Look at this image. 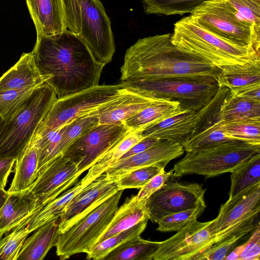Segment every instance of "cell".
I'll return each mask as SVG.
<instances>
[{
  "instance_id": "obj_16",
  "label": "cell",
  "mask_w": 260,
  "mask_h": 260,
  "mask_svg": "<svg viewBox=\"0 0 260 260\" xmlns=\"http://www.w3.org/2000/svg\"><path fill=\"white\" fill-rule=\"evenodd\" d=\"M80 175L76 165L60 155L39 172L29 189L42 207L75 184Z\"/></svg>"
},
{
  "instance_id": "obj_34",
  "label": "cell",
  "mask_w": 260,
  "mask_h": 260,
  "mask_svg": "<svg viewBox=\"0 0 260 260\" xmlns=\"http://www.w3.org/2000/svg\"><path fill=\"white\" fill-rule=\"evenodd\" d=\"M210 0H141L147 14L182 15L194 11Z\"/></svg>"
},
{
  "instance_id": "obj_44",
  "label": "cell",
  "mask_w": 260,
  "mask_h": 260,
  "mask_svg": "<svg viewBox=\"0 0 260 260\" xmlns=\"http://www.w3.org/2000/svg\"><path fill=\"white\" fill-rule=\"evenodd\" d=\"M249 239L244 243L235 247L225 260H259L260 227L259 223Z\"/></svg>"
},
{
  "instance_id": "obj_37",
  "label": "cell",
  "mask_w": 260,
  "mask_h": 260,
  "mask_svg": "<svg viewBox=\"0 0 260 260\" xmlns=\"http://www.w3.org/2000/svg\"><path fill=\"white\" fill-rule=\"evenodd\" d=\"M39 87L0 90V117L4 122L13 119Z\"/></svg>"
},
{
  "instance_id": "obj_22",
  "label": "cell",
  "mask_w": 260,
  "mask_h": 260,
  "mask_svg": "<svg viewBox=\"0 0 260 260\" xmlns=\"http://www.w3.org/2000/svg\"><path fill=\"white\" fill-rule=\"evenodd\" d=\"M39 207L40 202L29 189L9 193L0 209V236L10 232Z\"/></svg>"
},
{
  "instance_id": "obj_47",
  "label": "cell",
  "mask_w": 260,
  "mask_h": 260,
  "mask_svg": "<svg viewBox=\"0 0 260 260\" xmlns=\"http://www.w3.org/2000/svg\"><path fill=\"white\" fill-rule=\"evenodd\" d=\"M15 159V157L0 158V187L5 189Z\"/></svg>"
},
{
  "instance_id": "obj_8",
  "label": "cell",
  "mask_w": 260,
  "mask_h": 260,
  "mask_svg": "<svg viewBox=\"0 0 260 260\" xmlns=\"http://www.w3.org/2000/svg\"><path fill=\"white\" fill-rule=\"evenodd\" d=\"M123 190H119L63 232L59 233L55 247L60 259L80 253H88L110 225L118 208Z\"/></svg>"
},
{
  "instance_id": "obj_12",
  "label": "cell",
  "mask_w": 260,
  "mask_h": 260,
  "mask_svg": "<svg viewBox=\"0 0 260 260\" xmlns=\"http://www.w3.org/2000/svg\"><path fill=\"white\" fill-rule=\"evenodd\" d=\"M260 211V182L229 198L211 224L216 243L254 222Z\"/></svg>"
},
{
  "instance_id": "obj_32",
  "label": "cell",
  "mask_w": 260,
  "mask_h": 260,
  "mask_svg": "<svg viewBox=\"0 0 260 260\" xmlns=\"http://www.w3.org/2000/svg\"><path fill=\"white\" fill-rule=\"evenodd\" d=\"M229 198L260 182V153L255 154L231 172Z\"/></svg>"
},
{
  "instance_id": "obj_17",
  "label": "cell",
  "mask_w": 260,
  "mask_h": 260,
  "mask_svg": "<svg viewBox=\"0 0 260 260\" xmlns=\"http://www.w3.org/2000/svg\"><path fill=\"white\" fill-rule=\"evenodd\" d=\"M230 93L226 87H219L213 98L197 112L192 137L183 147L186 152L210 144L236 140L219 128L220 111Z\"/></svg>"
},
{
  "instance_id": "obj_1",
  "label": "cell",
  "mask_w": 260,
  "mask_h": 260,
  "mask_svg": "<svg viewBox=\"0 0 260 260\" xmlns=\"http://www.w3.org/2000/svg\"><path fill=\"white\" fill-rule=\"evenodd\" d=\"M32 53L36 65L58 99L99 85L104 65L85 43L66 29L37 38Z\"/></svg>"
},
{
  "instance_id": "obj_14",
  "label": "cell",
  "mask_w": 260,
  "mask_h": 260,
  "mask_svg": "<svg viewBox=\"0 0 260 260\" xmlns=\"http://www.w3.org/2000/svg\"><path fill=\"white\" fill-rule=\"evenodd\" d=\"M206 189L198 183L167 180L146 202L148 218L157 222L165 216L196 207L205 201Z\"/></svg>"
},
{
  "instance_id": "obj_39",
  "label": "cell",
  "mask_w": 260,
  "mask_h": 260,
  "mask_svg": "<svg viewBox=\"0 0 260 260\" xmlns=\"http://www.w3.org/2000/svg\"><path fill=\"white\" fill-rule=\"evenodd\" d=\"M236 16L260 36V0H224Z\"/></svg>"
},
{
  "instance_id": "obj_21",
  "label": "cell",
  "mask_w": 260,
  "mask_h": 260,
  "mask_svg": "<svg viewBox=\"0 0 260 260\" xmlns=\"http://www.w3.org/2000/svg\"><path fill=\"white\" fill-rule=\"evenodd\" d=\"M197 111L184 110L157 124L142 131L144 137L165 140L179 143L183 147L191 139Z\"/></svg>"
},
{
  "instance_id": "obj_43",
  "label": "cell",
  "mask_w": 260,
  "mask_h": 260,
  "mask_svg": "<svg viewBox=\"0 0 260 260\" xmlns=\"http://www.w3.org/2000/svg\"><path fill=\"white\" fill-rule=\"evenodd\" d=\"M11 231L0 238V260H17L25 240L31 233L26 225Z\"/></svg>"
},
{
  "instance_id": "obj_7",
  "label": "cell",
  "mask_w": 260,
  "mask_h": 260,
  "mask_svg": "<svg viewBox=\"0 0 260 260\" xmlns=\"http://www.w3.org/2000/svg\"><path fill=\"white\" fill-rule=\"evenodd\" d=\"M119 84L155 98L178 102L183 110L197 112L213 98L219 87L213 77L121 81Z\"/></svg>"
},
{
  "instance_id": "obj_50",
  "label": "cell",
  "mask_w": 260,
  "mask_h": 260,
  "mask_svg": "<svg viewBox=\"0 0 260 260\" xmlns=\"http://www.w3.org/2000/svg\"><path fill=\"white\" fill-rule=\"evenodd\" d=\"M4 123V121L2 120V119L0 117V129L2 126V125Z\"/></svg>"
},
{
  "instance_id": "obj_6",
  "label": "cell",
  "mask_w": 260,
  "mask_h": 260,
  "mask_svg": "<svg viewBox=\"0 0 260 260\" xmlns=\"http://www.w3.org/2000/svg\"><path fill=\"white\" fill-rule=\"evenodd\" d=\"M57 99L54 89L46 83L35 91L13 119L4 122L0 129V158H16Z\"/></svg>"
},
{
  "instance_id": "obj_5",
  "label": "cell",
  "mask_w": 260,
  "mask_h": 260,
  "mask_svg": "<svg viewBox=\"0 0 260 260\" xmlns=\"http://www.w3.org/2000/svg\"><path fill=\"white\" fill-rule=\"evenodd\" d=\"M260 145L238 140L218 142L187 152L173 168L172 176L200 175L206 178L231 172L253 155Z\"/></svg>"
},
{
  "instance_id": "obj_4",
  "label": "cell",
  "mask_w": 260,
  "mask_h": 260,
  "mask_svg": "<svg viewBox=\"0 0 260 260\" xmlns=\"http://www.w3.org/2000/svg\"><path fill=\"white\" fill-rule=\"evenodd\" d=\"M66 29L87 46L94 59L104 66L115 51L111 23L100 0H62Z\"/></svg>"
},
{
  "instance_id": "obj_38",
  "label": "cell",
  "mask_w": 260,
  "mask_h": 260,
  "mask_svg": "<svg viewBox=\"0 0 260 260\" xmlns=\"http://www.w3.org/2000/svg\"><path fill=\"white\" fill-rule=\"evenodd\" d=\"M254 222L251 223L224 240L217 242L205 251L198 255L194 260H223L236 247L238 242L256 227Z\"/></svg>"
},
{
  "instance_id": "obj_15",
  "label": "cell",
  "mask_w": 260,
  "mask_h": 260,
  "mask_svg": "<svg viewBox=\"0 0 260 260\" xmlns=\"http://www.w3.org/2000/svg\"><path fill=\"white\" fill-rule=\"evenodd\" d=\"M117 180L103 173L84 187L70 202L60 217L59 233L63 232L119 190Z\"/></svg>"
},
{
  "instance_id": "obj_31",
  "label": "cell",
  "mask_w": 260,
  "mask_h": 260,
  "mask_svg": "<svg viewBox=\"0 0 260 260\" xmlns=\"http://www.w3.org/2000/svg\"><path fill=\"white\" fill-rule=\"evenodd\" d=\"M160 242L136 237L112 249L102 260H152Z\"/></svg>"
},
{
  "instance_id": "obj_24",
  "label": "cell",
  "mask_w": 260,
  "mask_h": 260,
  "mask_svg": "<svg viewBox=\"0 0 260 260\" xmlns=\"http://www.w3.org/2000/svg\"><path fill=\"white\" fill-rule=\"evenodd\" d=\"M59 218L46 222L25 240L17 260H42L55 246L58 239Z\"/></svg>"
},
{
  "instance_id": "obj_45",
  "label": "cell",
  "mask_w": 260,
  "mask_h": 260,
  "mask_svg": "<svg viewBox=\"0 0 260 260\" xmlns=\"http://www.w3.org/2000/svg\"><path fill=\"white\" fill-rule=\"evenodd\" d=\"M173 174V169L166 172L165 169L154 176L147 183L140 188L137 198L139 201L147 200L152 194L159 189Z\"/></svg>"
},
{
  "instance_id": "obj_23",
  "label": "cell",
  "mask_w": 260,
  "mask_h": 260,
  "mask_svg": "<svg viewBox=\"0 0 260 260\" xmlns=\"http://www.w3.org/2000/svg\"><path fill=\"white\" fill-rule=\"evenodd\" d=\"M46 83L32 52L23 53L15 65L0 78V90L37 88Z\"/></svg>"
},
{
  "instance_id": "obj_41",
  "label": "cell",
  "mask_w": 260,
  "mask_h": 260,
  "mask_svg": "<svg viewBox=\"0 0 260 260\" xmlns=\"http://www.w3.org/2000/svg\"><path fill=\"white\" fill-rule=\"evenodd\" d=\"M98 123V117L89 113L67 124L56 149L54 158L61 155L68 146L86 130Z\"/></svg>"
},
{
  "instance_id": "obj_30",
  "label": "cell",
  "mask_w": 260,
  "mask_h": 260,
  "mask_svg": "<svg viewBox=\"0 0 260 260\" xmlns=\"http://www.w3.org/2000/svg\"><path fill=\"white\" fill-rule=\"evenodd\" d=\"M144 137L142 130L133 129L116 146L101 156L89 169L87 174L81 180L85 186L103 174L113 162L118 160L133 146Z\"/></svg>"
},
{
  "instance_id": "obj_28",
  "label": "cell",
  "mask_w": 260,
  "mask_h": 260,
  "mask_svg": "<svg viewBox=\"0 0 260 260\" xmlns=\"http://www.w3.org/2000/svg\"><path fill=\"white\" fill-rule=\"evenodd\" d=\"M146 202V200L139 201L136 196L127 199L118 208L110 225L96 244L132 227L144 219H148Z\"/></svg>"
},
{
  "instance_id": "obj_9",
  "label": "cell",
  "mask_w": 260,
  "mask_h": 260,
  "mask_svg": "<svg viewBox=\"0 0 260 260\" xmlns=\"http://www.w3.org/2000/svg\"><path fill=\"white\" fill-rule=\"evenodd\" d=\"M125 90L119 83L99 84L88 89L57 99L37 127L32 138L38 140L50 131L96 110L115 99Z\"/></svg>"
},
{
  "instance_id": "obj_35",
  "label": "cell",
  "mask_w": 260,
  "mask_h": 260,
  "mask_svg": "<svg viewBox=\"0 0 260 260\" xmlns=\"http://www.w3.org/2000/svg\"><path fill=\"white\" fill-rule=\"evenodd\" d=\"M219 128L236 140L260 145V118L219 122Z\"/></svg>"
},
{
  "instance_id": "obj_48",
  "label": "cell",
  "mask_w": 260,
  "mask_h": 260,
  "mask_svg": "<svg viewBox=\"0 0 260 260\" xmlns=\"http://www.w3.org/2000/svg\"><path fill=\"white\" fill-rule=\"evenodd\" d=\"M231 93L236 97L260 102V84L247 87L236 91H231Z\"/></svg>"
},
{
  "instance_id": "obj_20",
  "label": "cell",
  "mask_w": 260,
  "mask_h": 260,
  "mask_svg": "<svg viewBox=\"0 0 260 260\" xmlns=\"http://www.w3.org/2000/svg\"><path fill=\"white\" fill-rule=\"evenodd\" d=\"M37 38L66 30L62 0H26Z\"/></svg>"
},
{
  "instance_id": "obj_46",
  "label": "cell",
  "mask_w": 260,
  "mask_h": 260,
  "mask_svg": "<svg viewBox=\"0 0 260 260\" xmlns=\"http://www.w3.org/2000/svg\"><path fill=\"white\" fill-rule=\"evenodd\" d=\"M161 140L149 137H145L140 142L133 146L128 151L123 154L119 159L128 157L142 152L158 143ZM118 159V160H119Z\"/></svg>"
},
{
  "instance_id": "obj_2",
  "label": "cell",
  "mask_w": 260,
  "mask_h": 260,
  "mask_svg": "<svg viewBox=\"0 0 260 260\" xmlns=\"http://www.w3.org/2000/svg\"><path fill=\"white\" fill-rule=\"evenodd\" d=\"M170 34L139 39L125 53L121 81L174 78L216 79L219 69L173 44Z\"/></svg>"
},
{
  "instance_id": "obj_13",
  "label": "cell",
  "mask_w": 260,
  "mask_h": 260,
  "mask_svg": "<svg viewBox=\"0 0 260 260\" xmlns=\"http://www.w3.org/2000/svg\"><path fill=\"white\" fill-rule=\"evenodd\" d=\"M213 220L189 223L170 238L160 242L153 260H194L216 243L212 229Z\"/></svg>"
},
{
  "instance_id": "obj_26",
  "label": "cell",
  "mask_w": 260,
  "mask_h": 260,
  "mask_svg": "<svg viewBox=\"0 0 260 260\" xmlns=\"http://www.w3.org/2000/svg\"><path fill=\"white\" fill-rule=\"evenodd\" d=\"M81 180L74 187L64 191L58 197L38 208L14 228L26 225L31 233L46 222L59 218L72 199L84 187Z\"/></svg>"
},
{
  "instance_id": "obj_18",
  "label": "cell",
  "mask_w": 260,
  "mask_h": 260,
  "mask_svg": "<svg viewBox=\"0 0 260 260\" xmlns=\"http://www.w3.org/2000/svg\"><path fill=\"white\" fill-rule=\"evenodd\" d=\"M184 152L181 144L161 140L142 152L116 161L104 173L110 178L118 179L119 177L140 168L156 164L166 167L170 161L181 156Z\"/></svg>"
},
{
  "instance_id": "obj_11",
  "label": "cell",
  "mask_w": 260,
  "mask_h": 260,
  "mask_svg": "<svg viewBox=\"0 0 260 260\" xmlns=\"http://www.w3.org/2000/svg\"><path fill=\"white\" fill-rule=\"evenodd\" d=\"M191 16L216 36L240 46L253 47L259 52L260 36L241 21L224 0L205 2Z\"/></svg>"
},
{
  "instance_id": "obj_10",
  "label": "cell",
  "mask_w": 260,
  "mask_h": 260,
  "mask_svg": "<svg viewBox=\"0 0 260 260\" xmlns=\"http://www.w3.org/2000/svg\"><path fill=\"white\" fill-rule=\"evenodd\" d=\"M133 129L124 122L113 124H99L86 130L76 139L61 155L76 165L81 174L92 166Z\"/></svg>"
},
{
  "instance_id": "obj_19",
  "label": "cell",
  "mask_w": 260,
  "mask_h": 260,
  "mask_svg": "<svg viewBox=\"0 0 260 260\" xmlns=\"http://www.w3.org/2000/svg\"><path fill=\"white\" fill-rule=\"evenodd\" d=\"M163 99L125 88V91L118 97L89 114L98 117L99 124L121 123L148 106Z\"/></svg>"
},
{
  "instance_id": "obj_3",
  "label": "cell",
  "mask_w": 260,
  "mask_h": 260,
  "mask_svg": "<svg viewBox=\"0 0 260 260\" xmlns=\"http://www.w3.org/2000/svg\"><path fill=\"white\" fill-rule=\"evenodd\" d=\"M171 41L179 49L201 57L219 69L259 60L254 48L225 40L203 27L191 15L174 24Z\"/></svg>"
},
{
  "instance_id": "obj_25",
  "label": "cell",
  "mask_w": 260,
  "mask_h": 260,
  "mask_svg": "<svg viewBox=\"0 0 260 260\" xmlns=\"http://www.w3.org/2000/svg\"><path fill=\"white\" fill-rule=\"evenodd\" d=\"M14 173L8 193L29 189L38 175V149L37 143L31 139L16 157Z\"/></svg>"
},
{
  "instance_id": "obj_49",
  "label": "cell",
  "mask_w": 260,
  "mask_h": 260,
  "mask_svg": "<svg viewBox=\"0 0 260 260\" xmlns=\"http://www.w3.org/2000/svg\"><path fill=\"white\" fill-rule=\"evenodd\" d=\"M9 193L5 189L0 187V209L6 202Z\"/></svg>"
},
{
  "instance_id": "obj_40",
  "label": "cell",
  "mask_w": 260,
  "mask_h": 260,
  "mask_svg": "<svg viewBox=\"0 0 260 260\" xmlns=\"http://www.w3.org/2000/svg\"><path fill=\"white\" fill-rule=\"evenodd\" d=\"M206 207L204 201L193 208L165 216L157 222L156 230L162 232L178 231L189 223L197 220Z\"/></svg>"
},
{
  "instance_id": "obj_51",
  "label": "cell",
  "mask_w": 260,
  "mask_h": 260,
  "mask_svg": "<svg viewBox=\"0 0 260 260\" xmlns=\"http://www.w3.org/2000/svg\"><path fill=\"white\" fill-rule=\"evenodd\" d=\"M2 237H1V236H0V238H1Z\"/></svg>"
},
{
  "instance_id": "obj_42",
  "label": "cell",
  "mask_w": 260,
  "mask_h": 260,
  "mask_svg": "<svg viewBox=\"0 0 260 260\" xmlns=\"http://www.w3.org/2000/svg\"><path fill=\"white\" fill-rule=\"evenodd\" d=\"M165 167L162 165L156 164L129 172L119 177L117 180L118 189H140L165 169Z\"/></svg>"
},
{
  "instance_id": "obj_33",
  "label": "cell",
  "mask_w": 260,
  "mask_h": 260,
  "mask_svg": "<svg viewBox=\"0 0 260 260\" xmlns=\"http://www.w3.org/2000/svg\"><path fill=\"white\" fill-rule=\"evenodd\" d=\"M254 118H260V102L233 96L230 91L221 106L219 122Z\"/></svg>"
},
{
  "instance_id": "obj_36",
  "label": "cell",
  "mask_w": 260,
  "mask_h": 260,
  "mask_svg": "<svg viewBox=\"0 0 260 260\" xmlns=\"http://www.w3.org/2000/svg\"><path fill=\"white\" fill-rule=\"evenodd\" d=\"M148 220V219H144L132 227L96 244L90 252L87 253V258L102 260L112 249L121 243L131 239L140 236L145 229Z\"/></svg>"
},
{
  "instance_id": "obj_27",
  "label": "cell",
  "mask_w": 260,
  "mask_h": 260,
  "mask_svg": "<svg viewBox=\"0 0 260 260\" xmlns=\"http://www.w3.org/2000/svg\"><path fill=\"white\" fill-rule=\"evenodd\" d=\"M216 81L219 87H228L231 91L260 84V59L219 69Z\"/></svg>"
},
{
  "instance_id": "obj_29",
  "label": "cell",
  "mask_w": 260,
  "mask_h": 260,
  "mask_svg": "<svg viewBox=\"0 0 260 260\" xmlns=\"http://www.w3.org/2000/svg\"><path fill=\"white\" fill-rule=\"evenodd\" d=\"M183 110L178 102L163 99L148 106L124 122L132 129L143 130Z\"/></svg>"
}]
</instances>
